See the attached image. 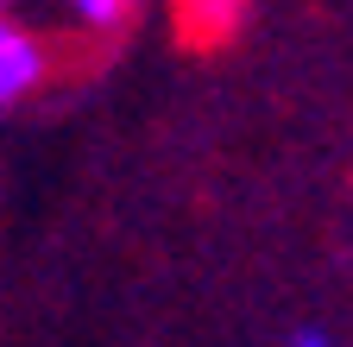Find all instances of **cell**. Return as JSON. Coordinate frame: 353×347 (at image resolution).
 Segmentation results:
<instances>
[{"label":"cell","instance_id":"1","mask_svg":"<svg viewBox=\"0 0 353 347\" xmlns=\"http://www.w3.org/2000/svg\"><path fill=\"white\" fill-rule=\"evenodd\" d=\"M51 76V51H44V38L32 26H19L13 13H0V108L32 95L38 82Z\"/></svg>","mask_w":353,"mask_h":347},{"label":"cell","instance_id":"2","mask_svg":"<svg viewBox=\"0 0 353 347\" xmlns=\"http://www.w3.org/2000/svg\"><path fill=\"white\" fill-rule=\"evenodd\" d=\"M252 0H176V19H183L190 38H228L246 19Z\"/></svg>","mask_w":353,"mask_h":347},{"label":"cell","instance_id":"3","mask_svg":"<svg viewBox=\"0 0 353 347\" xmlns=\"http://www.w3.org/2000/svg\"><path fill=\"white\" fill-rule=\"evenodd\" d=\"M132 7H139V0H63V13L82 26V32H120L126 19H132Z\"/></svg>","mask_w":353,"mask_h":347},{"label":"cell","instance_id":"4","mask_svg":"<svg viewBox=\"0 0 353 347\" xmlns=\"http://www.w3.org/2000/svg\"><path fill=\"white\" fill-rule=\"evenodd\" d=\"M290 347H328V341H322V335H316V328H303V335H296V341H290Z\"/></svg>","mask_w":353,"mask_h":347},{"label":"cell","instance_id":"5","mask_svg":"<svg viewBox=\"0 0 353 347\" xmlns=\"http://www.w3.org/2000/svg\"><path fill=\"white\" fill-rule=\"evenodd\" d=\"M13 7H19V0H0V13H13Z\"/></svg>","mask_w":353,"mask_h":347}]
</instances>
